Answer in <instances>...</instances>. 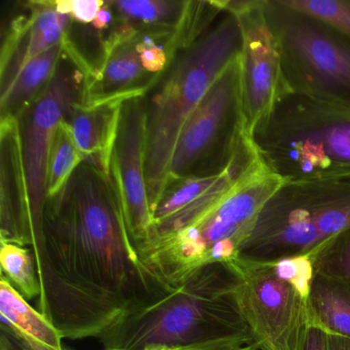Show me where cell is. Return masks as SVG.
I'll use <instances>...</instances> for the list:
<instances>
[{
    "instance_id": "1",
    "label": "cell",
    "mask_w": 350,
    "mask_h": 350,
    "mask_svg": "<svg viewBox=\"0 0 350 350\" xmlns=\"http://www.w3.org/2000/svg\"><path fill=\"white\" fill-rule=\"evenodd\" d=\"M31 251L38 310L67 339H98L157 286L139 257L111 176L85 161L46 200Z\"/></svg>"
},
{
    "instance_id": "2",
    "label": "cell",
    "mask_w": 350,
    "mask_h": 350,
    "mask_svg": "<svg viewBox=\"0 0 350 350\" xmlns=\"http://www.w3.org/2000/svg\"><path fill=\"white\" fill-rule=\"evenodd\" d=\"M227 263L161 284L131 305L97 340L102 350H233L257 347L237 299Z\"/></svg>"
},
{
    "instance_id": "3",
    "label": "cell",
    "mask_w": 350,
    "mask_h": 350,
    "mask_svg": "<svg viewBox=\"0 0 350 350\" xmlns=\"http://www.w3.org/2000/svg\"><path fill=\"white\" fill-rule=\"evenodd\" d=\"M241 44V22L230 13L180 51L142 97L151 215L167 185L172 157L184 124L223 71L239 56Z\"/></svg>"
},
{
    "instance_id": "4",
    "label": "cell",
    "mask_w": 350,
    "mask_h": 350,
    "mask_svg": "<svg viewBox=\"0 0 350 350\" xmlns=\"http://www.w3.org/2000/svg\"><path fill=\"white\" fill-rule=\"evenodd\" d=\"M227 264L237 275V303L258 349L303 350L308 300L280 280L270 263L237 256Z\"/></svg>"
},
{
    "instance_id": "5",
    "label": "cell",
    "mask_w": 350,
    "mask_h": 350,
    "mask_svg": "<svg viewBox=\"0 0 350 350\" xmlns=\"http://www.w3.org/2000/svg\"><path fill=\"white\" fill-rule=\"evenodd\" d=\"M85 77V69L66 52L64 46V55L50 85L18 118L33 224V245L40 234L48 200L49 161L53 142L71 107L77 102L81 103Z\"/></svg>"
},
{
    "instance_id": "6",
    "label": "cell",
    "mask_w": 350,
    "mask_h": 350,
    "mask_svg": "<svg viewBox=\"0 0 350 350\" xmlns=\"http://www.w3.org/2000/svg\"><path fill=\"white\" fill-rule=\"evenodd\" d=\"M237 120H241L239 55L215 81L184 124L172 157L167 184L181 178L217 175L212 163L219 145L226 138L227 129Z\"/></svg>"
},
{
    "instance_id": "7",
    "label": "cell",
    "mask_w": 350,
    "mask_h": 350,
    "mask_svg": "<svg viewBox=\"0 0 350 350\" xmlns=\"http://www.w3.org/2000/svg\"><path fill=\"white\" fill-rule=\"evenodd\" d=\"M284 179L267 167H250L218 204L182 228L184 247L189 257L206 265L211 264L213 251L222 243H235L239 251L264 206L284 185Z\"/></svg>"
},
{
    "instance_id": "8",
    "label": "cell",
    "mask_w": 350,
    "mask_h": 350,
    "mask_svg": "<svg viewBox=\"0 0 350 350\" xmlns=\"http://www.w3.org/2000/svg\"><path fill=\"white\" fill-rule=\"evenodd\" d=\"M126 224L137 251L150 232L152 215L146 181V116L142 97L124 102L110 163Z\"/></svg>"
},
{
    "instance_id": "9",
    "label": "cell",
    "mask_w": 350,
    "mask_h": 350,
    "mask_svg": "<svg viewBox=\"0 0 350 350\" xmlns=\"http://www.w3.org/2000/svg\"><path fill=\"white\" fill-rule=\"evenodd\" d=\"M226 9L241 22V126L251 138L258 124L266 120L275 106L280 83V59L275 40L262 15L250 8L227 3Z\"/></svg>"
},
{
    "instance_id": "10",
    "label": "cell",
    "mask_w": 350,
    "mask_h": 350,
    "mask_svg": "<svg viewBox=\"0 0 350 350\" xmlns=\"http://www.w3.org/2000/svg\"><path fill=\"white\" fill-rule=\"evenodd\" d=\"M108 33L99 57L85 75L81 105L144 97L159 79L149 75L143 65L138 50L141 32L114 24Z\"/></svg>"
},
{
    "instance_id": "11",
    "label": "cell",
    "mask_w": 350,
    "mask_h": 350,
    "mask_svg": "<svg viewBox=\"0 0 350 350\" xmlns=\"http://www.w3.org/2000/svg\"><path fill=\"white\" fill-rule=\"evenodd\" d=\"M73 18L55 9L54 1L34 0L3 30L0 51V97L7 94L24 67L46 51L63 44Z\"/></svg>"
},
{
    "instance_id": "12",
    "label": "cell",
    "mask_w": 350,
    "mask_h": 350,
    "mask_svg": "<svg viewBox=\"0 0 350 350\" xmlns=\"http://www.w3.org/2000/svg\"><path fill=\"white\" fill-rule=\"evenodd\" d=\"M0 241L33 245V224L17 118L0 120Z\"/></svg>"
},
{
    "instance_id": "13",
    "label": "cell",
    "mask_w": 350,
    "mask_h": 350,
    "mask_svg": "<svg viewBox=\"0 0 350 350\" xmlns=\"http://www.w3.org/2000/svg\"><path fill=\"white\" fill-rule=\"evenodd\" d=\"M122 104L124 101L118 100L89 106L77 102L65 120L85 161L108 176Z\"/></svg>"
},
{
    "instance_id": "14",
    "label": "cell",
    "mask_w": 350,
    "mask_h": 350,
    "mask_svg": "<svg viewBox=\"0 0 350 350\" xmlns=\"http://www.w3.org/2000/svg\"><path fill=\"white\" fill-rule=\"evenodd\" d=\"M288 51L325 83L350 90V52L339 42L304 24L284 29Z\"/></svg>"
},
{
    "instance_id": "15",
    "label": "cell",
    "mask_w": 350,
    "mask_h": 350,
    "mask_svg": "<svg viewBox=\"0 0 350 350\" xmlns=\"http://www.w3.org/2000/svg\"><path fill=\"white\" fill-rule=\"evenodd\" d=\"M63 55L64 42L36 57L24 67L10 91L0 97V120H18L31 106L50 85Z\"/></svg>"
},
{
    "instance_id": "16",
    "label": "cell",
    "mask_w": 350,
    "mask_h": 350,
    "mask_svg": "<svg viewBox=\"0 0 350 350\" xmlns=\"http://www.w3.org/2000/svg\"><path fill=\"white\" fill-rule=\"evenodd\" d=\"M113 18L141 33L163 36L177 30L187 11L181 0H116L109 1Z\"/></svg>"
},
{
    "instance_id": "17",
    "label": "cell",
    "mask_w": 350,
    "mask_h": 350,
    "mask_svg": "<svg viewBox=\"0 0 350 350\" xmlns=\"http://www.w3.org/2000/svg\"><path fill=\"white\" fill-rule=\"evenodd\" d=\"M308 313L309 325L350 338V282L314 273Z\"/></svg>"
},
{
    "instance_id": "18",
    "label": "cell",
    "mask_w": 350,
    "mask_h": 350,
    "mask_svg": "<svg viewBox=\"0 0 350 350\" xmlns=\"http://www.w3.org/2000/svg\"><path fill=\"white\" fill-rule=\"evenodd\" d=\"M1 321L11 325L22 335L52 350H64L62 334L40 310L12 286L3 274L0 280Z\"/></svg>"
},
{
    "instance_id": "19",
    "label": "cell",
    "mask_w": 350,
    "mask_h": 350,
    "mask_svg": "<svg viewBox=\"0 0 350 350\" xmlns=\"http://www.w3.org/2000/svg\"><path fill=\"white\" fill-rule=\"evenodd\" d=\"M1 274L26 299L33 300L40 295V282L31 249L0 241Z\"/></svg>"
},
{
    "instance_id": "20",
    "label": "cell",
    "mask_w": 350,
    "mask_h": 350,
    "mask_svg": "<svg viewBox=\"0 0 350 350\" xmlns=\"http://www.w3.org/2000/svg\"><path fill=\"white\" fill-rule=\"evenodd\" d=\"M223 172L208 177L181 178L167 182L157 208L153 211L152 225L174 216L176 213L193 204L220 180Z\"/></svg>"
},
{
    "instance_id": "21",
    "label": "cell",
    "mask_w": 350,
    "mask_h": 350,
    "mask_svg": "<svg viewBox=\"0 0 350 350\" xmlns=\"http://www.w3.org/2000/svg\"><path fill=\"white\" fill-rule=\"evenodd\" d=\"M85 161L75 144L66 120H62L51 150L48 173V198L58 193L70 179L75 170Z\"/></svg>"
},
{
    "instance_id": "22",
    "label": "cell",
    "mask_w": 350,
    "mask_h": 350,
    "mask_svg": "<svg viewBox=\"0 0 350 350\" xmlns=\"http://www.w3.org/2000/svg\"><path fill=\"white\" fill-rule=\"evenodd\" d=\"M314 273L350 282V229L308 254Z\"/></svg>"
},
{
    "instance_id": "23",
    "label": "cell",
    "mask_w": 350,
    "mask_h": 350,
    "mask_svg": "<svg viewBox=\"0 0 350 350\" xmlns=\"http://www.w3.org/2000/svg\"><path fill=\"white\" fill-rule=\"evenodd\" d=\"M280 5L314 18L350 36V1L340 0H290Z\"/></svg>"
},
{
    "instance_id": "24",
    "label": "cell",
    "mask_w": 350,
    "mask_h": 350,
    "mask_svg": "<svg viewBox=\"0 0 350 350\" xmlns=\"http://www.w3.org/2000/svg\"><path fill=\"white\" fill-rule=\"evenodd\" d=\"M280 280L288 282L305 300H308L314 278V267L308 255L284 258L270 263Z\"/></svg>"
},
{
    "instance_id": "25",
    "label": "cell",
    "mask_w": 350,
    "mask_h": 350,
    "mask_svg": "<svg viewBox=\"0 0 350 350\" xmlns=\"http://www.w3.org/2000/svg\"><path fill=\"white\" fill-rule=\"evenodd\" d=\"M303 350H350V338L309 325Z\"/></svg>"
},
{
    "instance_id": "26",
    "label": "cell",
    "mask_w": 350,
    "mask_h": 350,
    "mask_svg": "<svg viewBox=\"0 0 350 350\" xmlns=\"http://www.w3.org/2000/svg\"><path fill=\"white\" fill-rule=\"evenodd\" d=\"M105 5L101 0H56L54 7L58 13L70 15L75 22L91 24Z\"/></svg>"
},
{
    "instance_id": "27",
    "label": "cell",
    "mask_w": 350,
    "mask_h": 350,
    "mask_svg": "<svg viewBox=\"0 0 350 350\" xmlns=\"http://www.w3.org/2000/svg\"><path fill=\"white\" fill-rule=\"evenodd\" d=\"M22 339L24 340L26 344H27L28 347L31 350H52L50 348L46 347V346L42 345V344L38 343V342L34 341V340L30 339V338L26 337V336L22 335L19 332L16 331L15 329H13ZM64 350H72L71 348L66 347L65 346Z\"/></svg>"
},
{
    "instance_id": "28",
    "label": "cell",
    "mask_w": 350,
    "mask_h": 350,
    "mask_svg": "<svg viewBox=\"0 0 350 350\" xmlns=\"http://www.w3.org/2000/svg\"><path fill=\"white\" fill-rule=\"evenodd\" d=\"M257 347H254V346H247V347L239 348V349H233V350H257Z\"/></svg>"
},
{
    "instance_id": "29",
    "label": "cell",
    "mask_w": 350,
    "mask_h": 350,
    "mask_svg": "<svg viewBox=\"0 0 350 350\" xmlns=\"http://www.w3.org/2000/svg\"><path fill=\"white\" fill-rule=\"evenodd\" d=\"M148 350H175V349H169V348H151V349Z\"/></svg>"
}]
</instances>
